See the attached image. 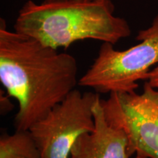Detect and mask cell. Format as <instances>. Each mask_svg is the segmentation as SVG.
Returning <instances> with one entry per match:
<instances>
[{
  "label": "cell",
  "instance_id": "1",
  "mask_svg": "<svg viewBox=\"0 0 158 158\" xmlns=\"http://www.w3.org/2000/svg\"><path fill=\"white\" fill-rule=\"evenodd\" d=\"M74 56L7 30L1 19L0 81L15 98V130H29L78 84Z\"/></svg>",
  "mask_w": 158,
  "mask_h": 158
},
{
  "label": "cell",
  "instance_id": "2",
  "mask_svg": "<svg viewBox=\"0 0 158 158\" xmlns=\"http://www.w3.org/2000/svg\"><path fill=\"white\" fill-rule=\"evenodd\" d=\"M110 0H63L37 4L28 0L15 19L14 31L45 46L68 48L76 41L93 39L116 44L131 29L114 15Z\"/></svg>",
  "mask_w": 158,
  "mask_h": 158
},
{
  "label": "cell",
  "instance_id": "3",
  "mask_svg": "<svg viewBox=\"0 0 158 158\" xmlns=\"http://www.w3.org/2000/svg\"><path fill=\"white\" fill-rule=\"evenodd\" d=\"M136 40L138 44L124 51L102 43L94 62L79 79V86L98 94L135 91L138 81H147L150 68L158 64V15L149 27L138 31Z\"/></svg>",
  "mask_w": 158,
  "mask_h": 158
},
{
  "label": "cell",
  "instance_id": "4",
  "mask_svg": "<svg viewBox=\"0 0 158 158\" xmlns=\"http://www.w3.org/2000/svg\"><path fill=\"white\" fill-rule=\"evenodd\" d=\"M98 93L74 89L29 129L41 158H68L76 140L94 129Z\"/></svg>",
  "mask_w": 158,
  "mask_h": 158
},
{
  "label": "cell",
  "instance_id": "5",
  "mask_svg": "<svg viewBox=\"0 0 158 158\" xmlns=\"http://www.w3.org/2000/svg\"><path fill=\"white\" fill-rule=\"evenodd\" d=\"M100 102L106 121L123 130L133 155L158 158V89L147 81L141 94L111 92Z\"/></svg>",
  "mask_w": 158,
  "mask_h": 158
},
{
  "label": "cell",
  "instance_id": "6",
  "mask_svg": "<svg viewBox=\"0 0 158 158\" xmlns=\"http://www.w3.org/2000/svg\"><path fill=\"white\" fill-rule=\"evenodd\" d=\"M100 97L94 104V129L79 137L70 151V158H131L129 141L123 130L106 121Z\"/></svg>",
  "mask_w": 158,
  "mask_h": 158
},
{
  "label": "cell",
  "instance_id": "7",
  "mask_svg": "<svg viewBox=\"0 0 158 158\" xmlns=\"http://www.w3.org/2000/svg\"><path fill=\"white\" fill-rule=\"evenodd\" d=\"M0 158H41V155L29 130H15L1 135Z\"/></svg>",
  "mask_w": 158,
  "mask_h": 158
},
{
  "label": "cell",
  "instance_id": "8",
  "mask_svg": "<svg viewBox=\"0 0 158 158\" xmlns=\"http://www.w3.org/2000/svg\"><path fill=\"white\" fill-rule=\"evenodd\" d=\"M10 97L2 93L1 91L0 94V102H1V114L2 115H5L9 112H10L13 108V105L10 100Z\"/></svg>",
  "mask_w": 158,
  "mask_h": 158
},
{
  "label": "cell",
  "instance_id": "9",
  "mask_svg": "<svg viewBox=\"0 0 158 158\" xmlns=\"http://www.w3.org/2000/svg\"><path fill=\"white\" fill-rule=\"evenodd\" d=\"M147 81L152 87L158 89V64L149 73Z\"/></svg>",
  "mask_w": 158,
  "mask_h": 158
},
{
  "label": "cell",
  "instance_id": "10",
  "mask_svg": "<svg viewBox=\"0 0 158 158\" xmlns=\"http://www.w3.org/2000/svg\"><path fill=\"white\" fill-rule=\"evenodd\" d=\"M63 1V0H43V2H53Z\"/></svg>",
  "mask_w": 158,
  "mask_h": 158
},
{
  "label": "cell",
  "instance_id": "11",
  "mask_svg": "<svg viewBox=\"0 0 158 158\" xmlns=\"http://www.w3.org/2000/svg\"><path fill=\"white\" fill-rule=\"evenodd\" d=\"M134 158H143V157H141V156H139V155H135V157H134Z\"/></svg>",
  "mask_w": 158,
  "mask_h": 158
}]
</instances>
